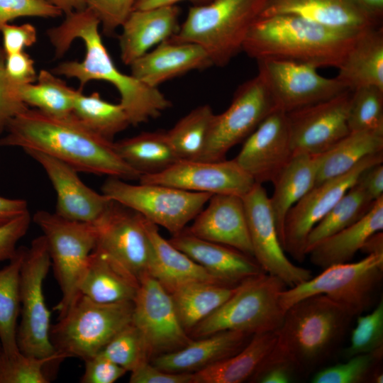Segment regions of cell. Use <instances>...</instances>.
Returning a JSON list of instances; mask_svg holds the SVG:
<instances>
[{
	"label": "cell",
	"mask_w": 383,
	"mask_h": 383,
	"mask_svg": "<svg viewBox=\"0 0 383 383\" xmlns=\"http://www.w3.org/2000/svg\"><path fill=\"white\" fill-rule=\"evenodd\" d=\"M99 26L97 17L85 8L65 15L59 26L48 29L47 35L56 57H62L77 38L81 39L85 46L82 61L61 62L52 72L56 75L77 79L82 90L91 80L111 84L120 94V104L131 125L138 126L157 118L171 106L170 101L157 88L150 87L118 70L103 43Z\"/></svg>",
	"instance_id": "cell-1"
},
{
	"label": "cell",
	"mask_w": 383,
	"mask_h": 383,
	"mask_svg": "<svg viewBox=\"0 0 383 383\" xmlns=\"http://www.w3.org/2000/svg\"><path fill=\"white\" fill-rule=\"evenodd\" d=\"M5 131L0 146L39 151L77 172L122 179L141 176L119 157L113 141L91 131L72 113L57 117L28 108L10 121Z\"/></svg>",
	"instance_id": "cell-2"
},
{
	"label": "cell",
	"mask_w": 383,
	"mask_h": 383,
	"mask_svg": "<svg viewBox=\"0 0 383 383\" xmlns=\"http://www.w3.org/2000/svg\"><path fill=\"white\" fill-rule=\"evenodd\" d=\"M362 31L335 28L295 15L261 17L249 30L242 51L257 61L338 68Z\"/></svg>",
	"instance_id": "cell-3"
},
{
	"label": "cell",
	"mask_w": 383,
	"mask_h": 383,
	"mask_svg": "<svg viewBox=\"0 0 383 383\" xmlns=\"http://www.w3.org/2000/svg\"><path fill=\"white\" fill-rule=\"evenodd\" d=\"M353 318L326 295L308 296L285 311L274 348L299 376L308 377L340 350Z\"/></svg>",
	"instance_id": "cell-4"
},
{
	"label": "cell",
	"mask_w": 383,
	"mask_h": 383,
	"mask_svg": "<svg viewBox=\"0 0 383 383\" xmlns=\"http://www.w3.org/2000/svg\"><path fill=\"white\" fill-rule=\"evenodd\" d=\"M267 0H213L189 8L177 33L169 40L201 46L213 65L223 67L243 50L246 36Z\"/></svg>",
	"instance_id": "cell-5"
},
{
	"label": "cell",
	"mask_w": 383,
	"mask_h": 383,
	"mask_svg": "<svg viewBox=\"0 0 383 383\" xmlns=\"http://www.w3.org/2000/svg\"><path fill=\"white\" fill-rule=\"evenodd\" d=\"M286 287L266 272L243 281L232 296L189 331V336L197 339L223 331L251 335L276 331L285 313L279 296Z\"/></svg>",
	"instance_id": "cell-6"
},
{
	"label": "cell",
	"mask_w": 383,
	"mask_h": 383,
	"mask_svg": "<svg viewBox=\"0 0 383 383\" xmlns=\"http://www.w3.org/2000/svg\"><path fill=\"white\" fill-rule=\"evenodd\" d=\"M323 270L281 292L279 301L284 311L304 298L323 294L355 317L372 309L382 299L383 254H370L358 262L337 264Z\"/></svg>",
	"instance_id": "cell-7"
},
{
	"label": "cell",
	"mask_w": 383,
	"mask_h": 383,
	"mask_svg": "<svg viewBox=\"0 0 383 383\" xmlns=\"http://www.w3.org/2000/svg\"><path fill=\"white\" fill-rule=\"evenodd\" d=\"M133 308V302L100 304L79 294L58 322L51 325L52 345L64 359L93 357L131 322Z\"/></svg>",
	"instance_id": "cell-8"
},
{
	"label": "cell",
	"mask_w": 383,
	"mask_h": 383,
	"mask_svg": "<svg viewBox=\"0 0 383 383\" xmlns=\"http://www.w3.org/2000/svg\"><path fill=\"white\" fill-rule=\"evenodd\" d=\"M45 238L55 277L62 298L55 309L63 316L79 295V283L96 248L97 230L94 223L65 218L55 212L40 210L33 217Z\"/></svg>",
	"instance_id": "cell-9"
},
{
	"label": "cell",
	"mask_w": 383,
	"mask_h": 383,
	"mask_svg": "<svg viewBox=\"0 0 383 383\" xmlns=\"http://www.w3.org/2000/svg\"><path fill=\"white\" fill-rule=\"evenodd\" d=\"M51 267L44 235L35 238L26 252L20 272L21 320L17 329V344L25 355L64 360L50 338V311L43 294V282Z\"/></svg>",
	"instance_id": "cell-10"
},
{
	"label": "cell",
	"mask_w": 383,
	"mask_h": 383,
	"mask_svg": "<svg viewBox=\"0 0 383 383\" xmlns=\"http://www.w3.org/2000/svg\"><path fill=\"white\" fill-rule=\"evenodd\" d=\"M101 192L109 199L138 212L172 235L184 230L213 195L162 184H132L113 177L106 179Z\"/></svg>",
	"instance_id": "cell-11"
},
{
	"label": "cell",
	"mask_w": 383,
	"mask_h": 383,
	"mask_svg": "<svg viewBox=\"0 0 383 383\" xmlns=\"http://www.w3.org/2000/svg\"><path fill=\"white\" fill-rule=\"evenodd\" d=\"M263 79L258 74L241 84L228 109L215 114L205 148L198 160H225L228 152L243 142L277 109Z\"/></svg>",
	"instance_id": "cell-12"
},
{
	"label": "cell",
	"mask_w": 383,
	"mask_h": 383,
	"mask_svg": "<svg viewBox=\"0 0 383 383\" xmlns=\"http://www.w3.org/2000/svg\"><path fill=\"white\" fill-rule=\"evenodd\" d=\"M144 217L111 200L94 221L97 249L119 265L138 282L150 271L154 260L152 245Z\"/></svg>",
	"instance_id": "cell-13"
},
{
	"label": "cell",
	"mask_w": 383,
	"mask_h": 383,
	"mask_svg": "<svg viewBox=\"0 0 383 383\" xmlns=\"http://www.w3.org/2000/svg\"><path fill=\"white\" fill-rule=\"evenodd\" d=\"M383 162V152L367 156L351 170L315 185L288 211L284 225L283 249L301 262L311 230L328 213L368 167Z\"/></svg>",
	"instance_id": "cell-14"
},
{
	"label": "cell",
	"mask_w": 383,
	"mask_h": 383,
	"mask_svg": "<svg viewBox=\"0 0 383 383\" xmlns=\"http://www.w3.org/2000/svg\"><path fill=\"white\" fill-rule=\"evenodd\" d=\"M133 304L131 323L150 358L179 350L194 340L182 326L170 294L150 274L140 280Z\"/></svg>",
	"instance_id": "cell-15"
},
{
	"label": "cell",
	"mask_w": 383,
	"mask_h": 383,
	"mask_svg": "<svg viewBox=\"0 0 383 383\" xmlns=\"http://www.w3.org/2000/svg\"><path fill=\"white\" fill-rule=\"evenodd\" d=\"M258 74L275 105L285 113L329 99L347 90L335 77L321 75L310 65L277 60H258Z\"/></svg>",
	"instance_id": "cell-16"
},
{
	"label": "cell",
	"mask_w": 383,
	"mask_h": 383,
	"mask_svg": "<svg viewBox=\"0 0 383 383\" xmlns=\"http://www.w3.org/2000/svg\"><path fill=\"white\" fill-rule=\"evenodd\" d=\"M253 257L266 273L293 287L312 277L310 270L292 262L280 243L270 197L262 184L255 183L243 197Z\"/></svg>",
	"instance_id": "cell-17"
},
{
	"label": "cell",
	"mask_w": 383,
	"mask_h": 383,
	"mask_svg": "<svg viewBox=\"0 0 383 383\" xmlns=\"http://www.w3.org/2000/svg\"><path fill=\"white\" fill-rule=\"evenodd\" d=\"M352 91L287 113L294 154L320 155L350 131L348 114Z\"/></svg>",
	"instance_id": "cell-18"
},
{
	"label": "cell",
	"mask_w": 383,
	"mask_h": 383,
	"mask_svg": "<svg viewBox=\"0 0 383 383\" xmlns=\"http://www.w3.org/2000/svg\"><path fill=\"white\" fill-rule=\"evenodd\" d=\"M139 180L140 183L162 184L190 192L241 197L256 183L234 159L179 160L161 172L143 174Z\"/></svg>",
	"instance_id": "cell-19"
},
{
	"label": "cell",
	"mask_w": 383,
	"mask_h": 383,
	"mask_svg": "<svg viewBox=\"0 0 383 383\" xmlns=\"http://www.w3.org/2000/svg\"><path fill=\"white\" fill-rule=\"evenodd\" d=\"M293 155L287 113L277 109L243 141L234 160L262 184L273 183Z\"/></svg>",
	"instance_id": "cell-20"
},
{
	"label": "cell",
	"mask_w": 383,
	"mask_h": 383,
	"mask_svg": "<svg viewBox=\"0 0 383 383\" xmlns=\"http://www.w3.org/2000/svg\"><path fill=\"white\" fill-rule=\"evenodd\" d=\"M45 170L57 194L55 213L69 220L94 223L111 200L86 185L65 162L36 150L24 151Z\"/></svg>",
	"instance_id": "cell-21"
},
{
	"label": "cell",
	"mask_w": 383,
	"mask_h": 383,
	"mask_svg": "<svg viewBox=\"0 0 383 383\" xmlns=\"http://www.w3.org/2000/svg\"><path fill=\"white\" fill-rule=\"evenodd\" d=\"M168 240L226 284L237 285L265 272L253 257L232 247L196 237L186 228Z\"/></svg>",
	"instance_id": "cell-22"
},
{
	"label": "cell",
	"mask_w": 383,
	"mask_h": 383,
	"mask_svg": "<svg viewBox=\"0 0 383 383\" xmlns=\"http://www.w3.org/2000/svg\"><path fill=\"white\" fill-rule=\"evenodd\" d=\"M208 202L187 231L199 238L232 247L253 257L243 198L213 194Z\"/></svg>",
	"instance_id": "cell-23"
},
{
	"label": "cell",
	"mask_w": 383,
	"mask_h": 383,
	"mask_svg": "<svg viewBox=\"0 0 383 383\" xmlns=\"http://www.w3.org/2000/svg\"><path fill=\"white\" fill-rule=\"evenodd\" d=\"M211 65L209 55L199 45L167 40L135 60L130 67L133 77L157 88L167 80Z\"/></svg>",
	"instance_id": "cell-24"
},
{
	"label": "cell",
	"mask_w": 383,
	"mask_h": 383,
	"mask_svg": "<svg viewBox=\"0 0 383 383\" xmlns=\"http://www.w3.org/2000/svg\"><path fill=\"white\" fill-rule=\"evenodd\" d=\"M179 13L176 5L133 10L122 25L119 35L122 62L130 66L152 48L175 35L180 27Z\"/></svg>",
	"instance_id": "cell-25"
},
{
	"label": "cell",
	"mask_w": 383,
	"mask_h": 383,
	"mask_svg": "<svg viewBox=\"0 0 383 383\" xmlns=\"http://www.w3.org/2000/svg\"><path fill=\"white\" fill-rule=\"evenodd\" d=\"M252 335L236 331L217 332L193 340L176 351L155 356L151 363L166 372L194 373L237 353Z\"/></svg>",
	"instance_id": "cell-26"
},
{
	"label": "cell",
	"mask_w": 383,
	"mask_h": 383,
	"mask_svg": "<svg viewBox=\"0 0 383 383\" xmlns=\"http://www.w3.org/2000/svg\"><path fill=\"white\" fill-rule=\"evenodd\" d=\"M283 14L348 30L362 31L382 26L351 0H267L260 18Z\"/></svg>",
	"instance_id": "cell-27"
},
{
	"label": "cell",
	"mask_w": 383,
	"mask_h": 383,
	"mask_svg": "<svg viewBox=\"0 0 383 383\" xmlns=\"http://www.w3.org/2000/svg\"><path fill=\"white\" fill-rule=\"evenodd\" d=\"M139 282L101 251L94 249L79 283V294L100 304L133 302Z\"/></svg>",
	"instance_id": "cell-28"
},
{
	"label": "cell",
	"mask_w": 383,
	"mask_h": 383,
	"mask_svg": "<svg viewBox=\"0 0 383 383\" xmlns=\"http://www.w3.org/2000/svg\"><path fill=\"white\" fill-rule=\"evenodd\" d=\"M383 229V196L359 221L327 237L308 253L314 265L326 269L350 262L374 233Z\"/></svg>",
	"instance_id": "cell-29"
},
{
	"label": "cell",
	"mask_w": 383,
	"mask_h": 383,
	"mask_svg": "<svg viewBox=\"0 0 383 383\" xmlns=\"http://www.w3.org/2000/svg\"><path fill=\"white\" fill-rule=\"evenodd\" d=\"M337 69L335 78L347 89L367 86L383 89L382 26L363 30Z\"/></svg>",
	"instance_id": "cell-30"
},
{
	"label": "cell",
	"mask_w": 383,
	"mask_h": 383,
	"mask_svg": "<svg viewBox=\"0 0 383 383\" xmlns=\"http://www.w3.org/2000/svg\"><path fill=\"white\" fill-rule=\"evenodd\" d=\"M144 218L145 227L154 250L150 275L159 281L168 292L177 286L192 282L226 284L172 245L160 235L157 226Z\"/></svg>",
	"instance_id": "cell-31"
},
{
	"label": "cell",
	"mask_w": 383,
	"mask_h": 383,
	"mask_svg": "<svg viewBox=\"0 0 383 383\" xmlns=\"http://www.w3.org/2000/svg\"><path fill=\"white\" fill-rule=\"evenodd\" d=\"M318 165V155L295 153L272 183L274 192L270 203L282 248L287 214L315 186Z\"/></svg>",
	"instance_id": "cell-32"
},
{
	"label": "cell",
	"mask_w": 383,
	"mask_h": 383,
	"mask_svg": "<svg viewBox=\"0 0 383 383\" xmlns=\"http://www.w3.org/2000/svg\"><path fill=\"white\" fill-rule=\"evenodd\" d=\"M276 340V331L253 335L237 353L192 373V383H240L250 380Z\"/></svg>",
	"instance_id": "cell-33"
},
{
	"label": "cell",
	"mask_w": 383,
	"mask_h": 383,
	"mask_svg": "<svg viewBox=\"0 0 383 383\" xmlns=\"http://www.w3.org/2000/svg\"><path fill=\"white\" fill-rule=\"evenodd\" d=\"M209 282H192L174 288L170 294L179 320L188 333L232 296L239 288Z\"/></svg>",
	"instance_id": "cell-34"
},
{
	"label": "cell",
	"mask_w": 383,
	"mask_h": 383,
	"mask_svg": "<svg viewBox=\"0 0 383 383\" xmlns=\"http://www.w3.org/2000/svg\"><path fill=\"white\" fill-rule=\"evenodd\" d=\"M383 152V129L350 132L318 155L316 184L351 170L367 156Z\"/></svg>",
	"instance_id": "cell-35"
},
{
	"label": "cell",
	"mask_w": 383,
	"mask_h": 383,
	"mask_svg": "<svg viewBox=\"0 0 383 383\" xmlns=\"http://www.w3.org/2000/svg\"><path fill=\"white\" fill-rule=\"evenodd\" d=\"M119 157L143 174L161 172L179 160L167 132H144L113 142Z\"/></svg>",
	"instance_id": "cell-36"
},
{
	"label": "cell",
	"mask_w": 383,
	"mask_h": 383,
	"mask_svg": "<svg viewBox=\"0 0 383 383\" xmlns=\"http://www.w3.org/2000/svg\"><path fill=\"white\" fill-rule=\"evenodd\" d=\"M16 94L28 106L57 117L72 113L78 89L68 86L52 71L40 70L34 83L13 85Z\"/></svg>",
	"instance_id": "cell-37"
},
{
	"label": "cell",
	"mask_w": 383,
	"mask_h": 383,
	"mask_svg": "<svg viewBox=\"0 0 383 383\" xmlns=\"http://www.w3.org/2000/svg\"><path fill=\"white\" fill-rule=\"evenodd\" d=\"M26 249L18 248L9 263L0 270V344L7 355L20 352L16 326L21 309L20 272Z\"/></svg>",
	"instance_id": "cell-38"
},
{
	"label": "cell",
	"mask_w": 383,
	"mask_h": 383,
	"mask_svg": "<svg viewBox=\"0 0 383 383\" xmlns=\"http://www.w3.org/2000/svg\"><path fill=\"white\" fill-rule=\"evenodd\" d=\"M72 114L91 131L110 141L131 125L120 103L106 101L96 91L87 96L79 89L74 98Z\"/></svg>",
	"instance_id": "cell-39"
},
{
	"label": "cell",
	"mask_w": 383,
	"mask_h": 383,
	"mask_svg": "<svg viewBox=\"0 0 383 383\" xmlns=\"http://www.w3.org/2000/svg\"><path fill=\"white\" fill-rule=\"evenodd\" d=\"M374 201L356 182L311 230L306 241V255L319 242L362 218Z\"/></svg>",
	"instance_id": "cell-40"
},
{
	"label": "cell",
	"mask_w": 383,
	"mask_h": 383,
	"mask_svg": "<svg viewBox=\"0 0 383 383\" xmlns=\"http://www.w3.org/2000/svg\"><path fill=\"white\" fill-rule=\"evenodd\" d=\"M214 113L201 105L182 117L167 135L179 160H198L206 143Z\"/></svg>",
	"instance_id": "cell-41"
},
{
	"label": "cell",
	"mask_w": 383,
	"mask_h": 383,
	"mask_svg": "<svg viewBox=\"0 0 383 383\" xmlns=\"http://www.w3.org/2000/svg\"><path fill=\"white\" fill-rule=\"evenodd\" d=\"M383 350L349 357L345 362L325 366L314 372L313 383L372 382L374 374L382 367Z\"/></svg>",
	"instance_id": "cell-42"
},
{
	"label": "cell",
	"mask_w": 383,
	"mask_h": 383,
	"mask_svg": "<svg viewBox=\"0 0 383 383\" xmlns=\"http://www.w3.org/2000/svg\"><path fill=\"white\" fill-rule=\"evenodd\" d=\"M348 124L350 132L383 129V89L367 86L352 91Z\"/></svg>",
	"instance_id": "cell-43"
},
{
	"label": "cell",
	"mask_w": 383,
	"mask_h": 383,
	"mask_svg": "<svg viewBox=\"0 0 383 383\" xmlns=\"http://www.w3.org/2000/svg\"><path fill=\"white\" fill-rule=\"evenodd\" d=\"M98 354L127 372L150 361L143 337L131 322L115 334Z\"/></svg>",
	"instance_id": "cell-44"
},
{
	"label": "cell",
	"mask_w": 383,
	"mask_h": 383,
	"mask_svg": "<svg viewBox=\"0 0 383 383\" xmlns=\"http://www.w3.org/2000/svg\"><path fill=\"white\" fill-rule=\"evenodd\" d=\"M357 317L356 325L351 331L350 344L342 352L345 359L383 350L382 298L372 311Z\"/></svg>",
	"instance_id": "cell-45"
},
{
	"label": "cell",
	"mask_w": 383,
	"mask_h": 383,
	"mask_svg": "<svg viewBox=\"0 0 383 383\" xmlns=\"http://www.w3.org/2000/svg\"><path fill=\"white\" fill-rule=\"evenodd\" d=\"M57 361L18 353L7 355L0 351V383H48L45 367Z\"/></svg>",
	"instance_id": "cell-46"
},
{
	"label": "cell",
	"mask_w": 383,
	"mask_h": 383,
	"mask_svg": "<svg viewBox=\"0 0 383 383\" xmlns=\"http://www.w3.org/2000/svg\"><path fill=\"white\" fill-rule=\"evenodd\" d=\"M137 0H87V8L97 17L103 33L112 35L133 11Z\"/></svg>",
	"instance_id": "cell-47"
},
{
	"label": "cell",
	"mask_w": 383,
	"mask_h": 383,
	"mask_svg": "<svg viewBox=\"0 0 383 383\" xmlns=\"http://www.w3.org/2000/svg\"><path fill=\"white\" fill-rule=\"evenodd\" d=\"M62 14L44 0H0V32L5 24L18 18H56Z\"/></svg>",
	"instance_id": "cell-48"
},
{
	"label": "cell",
	"mask_w": 383,
	"mask_h": 383,
	"mask_svg": "<svg viewBox=\"0 0 383 383\" xmlns=\"http://www.w3.org/2000/svg\"><path fill=\"white\" fill-rule=\"evenodd\" d=\"M299 377L292 364L273 347L250 380L260 383H288Z\"/></svg>",
	"instance_id": "cell-49"
},
{
	"label": "cell",
	"mask_w": 383,
	"mask_h": 383,
	"mask_svg": "<svg viewBox=\"0 0 383 383\" xmlns=\"http://www.w3.org/2000/svg\"><path fill=\"white\" fill-rule=\"evenodd\" d=\"M6 53L0 46V134L6 131L10 121L28 106L16 94L13 84L5 70Z\"/></svg>",
	"instance_id": "cell-50"
},
{
	"label": "cell",
	"mask_w": 383,
	"mask_h": 383,
	"mask_svg": "<svg viewBox=\"0 0 383 383\" xmlns=\"http://www.w3.org/2000/svg\"><path fill=\"white\" fill-rule=\"evenodd\" d=\"M31 217L29 211L0 224V262L10 260L16 253V244L27 233Z\"/></svg>",
	"instance_id": "cell-51"
},
{
	"label": "cell",
	"mask_w": 383,
	"mask_h": 383,
	"mask_svg": "<svg viewBox=\"0 0 383 383\" xmlns=\"http://www.w3.org/2000/svg\"><path fill=\"white\" fill-rule=\"evenodd\" d=\"M85 370L82 383H113L127 371L105 357L97 354L84 360Z\"/></svg>",
	"instance_id": "cell-52"
},
{
	"label": "cell",
	"mask_w": 383,
	"mask_h": 383,
	"mask_svg": "<svg viewBox=\"0 0 383 383\" xmlns=\"http://www.w3.org/2000/svg\"><path fill=\"white\" fill-rule=\"evenodd\" d=\"M3 49L6 55L23 51L25 48L33 45L37 41V30L29 23L19 26L5 24L1 29Z\"/></svg>",
	"instance_id": "cell-53"
},
{
	"label": "cell",
	"mask_w": 383,
	"mask_h": 383,
	"mask_svg": "<svg viewBox=\"0 0 383 383\" xmlns=\"http://www.w3.org/2000/svg\"><path fill=\"white\" fill-rule=\"evenodd\" d=\"M5 70L9 79L13 85L34 83L38 77L34 60L23 50L6 55Z\"/></svg>",
	"instance_id": "cell-54"
},
{
	"label": "cell",
	"mask_w": 383,
	"mask_h": 383,
	"mask_svg": "<svg viewBox=\"0 0 383 383\" xmlns=\"http://www.w3.org/2000/svg\"><path fill=\"white\" fill-rule=\"evenodd\" d=\"M130 383H192V373L164 371L150 363L143 362L131 372Z\"/></svg>",
	"instance_id": "cell-55"
},
{
	"label": "cell",
	"mask_w": 383,
	"mask_h": 383,
	"mask_svg": "<svg viewBox=\"0 0 383 383\" xmlns=\"http://www.w3.org/2000/svg\"><path fill=\"white\" fill-rule=\"evenodd\" d=\"M382 163L374 165L366 169L357 181L373 201L383 196Z\"/></svg>",
	"instance_id": "cell-56"
},
{
	"label": "cell",
	"mask_w": 383,
	"mask_h": 383,
	"mask_svg": "<svg viewBox=\"0 0 383 383\" xmlns=\"http://www.w3.org/2000/svg\"><path fill=\"white\" fill-rule=\"evenodd\" d=\"M28 211V204L26 200L9 199L0 196V224L4 223Z\"/></svg>",
	"instance_id": "cell-57"
},
{
	"label": "cell",
	"mask_w": 383,
	"mask_h": 383,
	"mask_svg": "<svg viewBox=\"0 0 383 383\" xmlns=\"http://www.w3.org/2000/svg\"><path fill=\"white\" fill-rule=\"evenodd\" d=\"M370 18L382 25L383 0H351Z\"/></svg>",
	"instance_id": "cell-58"
},
{
	"label": "cell",
	"mask_w": 383,
	"mask_h": 383,
	"mask_svg": "<svg viewBox=\"0 0 383 383\" xmlns=\"http://www.w3.org/2000/svg\"><path fill=\"white\" fill-rule=\"evenodd\" d=\"M185 0H137L133 10H143L151 8L175 5L177 3ZM193 4V6H201L210 3L213 0H187Z\"/></svg>",
	"instance_id": "cell-59"
},
{
	"label": "cell",
	"mask_w": 383,
	"mask_h": 383,
	"mask_svg": "<svg viewBox=\"0 0 383 383\" xmlns=\"http://www.w3.org/2000/svg\"><path fill=\"white\" fill-rule=\"evenodd\" d=\"M65 15L87 8V0H44Z\"/></svg>",
	"instance_id": "cell-60"
},
{
	"label": "cell",
	"mask_w": 383,
	"mask_h": 383,
	"mask_svg": "<svg viewBox=\"0 0 383 383\" xmlns=\"http://www.w3.org/2000/svg\"><path fill=\"white\" fill-rule=\"evenodd\" d=\"M362 252L370 254H383V233L379 231L372 235L365 242L362 249Z\"/></svg>",
	"instance_id": "cell-61"
},
{
	"label": "cell",
	"mask_w": 383,
	"mask_h": 383,
	"mask_svg": "<svg viewBox=\"0 0 383 383\" xmlns=\"http://www.w3.org/2000/svg\"><path fill=\"white\" fill-rule=\"evenodd\" d=\"M1 350V344H0V351Z\"/></svg>",
	"instance_id": "cell-62"
}]
</instances>
